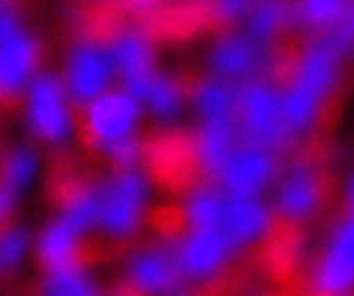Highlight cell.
I'll return each instance as SVG.
<instances>
[{"instance_id": "6da1fadb", "label": "cell", "mask_w": 354, "mask_h": 296, "mask_svg": "<svg viewBox=\"0 0 354 296\" xmlns=\"http://www.w3.org/2000/svg\"><path fill=\"white\" fill-rule=\"evenodd\" d=\"M344 54L326 35L309 37L301 46L281 86L288 129L299 140L316 127L324 101L335 93Z\"/></svg>"}, {"instance_id": "7a4b0ae2", "label": "cell", "mask_w": 354, "mask_h": 296, "mask_svg": "<svg viewBox=\"0 0 354 296\" xmlns=\"http://www.w3.org/2000/svg\"><path fill=\"white\" fill-rule=\"evenodd\" d=\"M153 198V183L140 167L114 170L99 181L97 232L114 243H127L142 230Z\"/></svg>"}, {"instance_id": "3957f363", "label": "cell", "mask_w": 354, "mask_h": 296, "mask_svg": "<svg viewBox=\"0 0 354 296\" xmlns=\"http://www.w3.org/2000/svg\"><path fill=\"white\" fill-rule=\"evenodd\" d=\"M234 116L245 142L266 148L275 155L297 142L286 122L281 86L266 77L241 84Z\"/></svg>"}, {"instance_id": "277c9868", "label": "cell", "mask_w": 354, "mask_h": 296, "mask_svg": "<svg viewBox=\"0 0 354 296\" xmlns=\"http://www.w3.org/2000/svg\"><path fill=\"white\" fill-rule=\"evenodd\" d=\"M22 99L26 127L32 138L50 146H60L71 138L75 129V105L60 75L54 71H39Z\"/></svg>"}, {"instance_id": "5b68a950", "label": "cell", "mask_w": 354, "mask_h": 296, "mask_svg": "<svg viewBox=\"0 0 354 296\" xmlns=\"http://www.w3.org/2000/svg\"><path fill=\"white\" fill-rule=\"evenodd\" d=\"M60 77L75 108H86L101 95L116 89L118 73L108 41L99 37L75 39L65 52Z\"/></svg>"}, {"instance_id": "8992f818", "label": "cell", "mask_w": 354, "mask_h": 296, "mask_svg": "<svg viewBox=\"0 0 354 296\" xmlns=\"http://www.w3.org/2000/svg\"><path fill=\"white\" fill-rule=\"evenodd\" d=\"M122 275L136 296H194V284L183 277L172 241L136 247L124 260Z\"/></svg>"}, {"instance_id": "52a82bcc", "label": "cell", "mask_w": 354, "mask_h": 296, "mask_svg": "<svg viewBox=\"0 0 354 296\" xmlns=\"http://www.w3.org/2000/svg\"><path fill=\"white\" fill-rule=\"evenodd\" d=\"M41 48L32 30L22 22L9 3L0 11V93L5 99L24 95L28 84L39 73Z\"/></svg>"}, {"instance_id": "ba28073f", "label": "cell", "mask_w": 354, "mask_h": 296, "mask_svg": "<svg viewBox=\"0 0 354 296\" xmlns=\"http://www.w3.org/2000/svg\"><path fill=\"white\" fill-rule=\"evenodd\" d=\"M144 114L142 103L122 86H116L82 108L80 124L86 142L101 153L116 142L136 138Z\"/></svg>"}, {"instance_id": "9c48e42d", "label": "cell", "mask_w": 354, "mask_h": 296, "mask_svg": "<svg viewBox=\"0 0 354 296\" xmlns=\"http://www.w3.org/2000/svg\"><path fill=\"white\" fill-rule=\"evenodd\" d=\"M309 296H354V215L330 228L307 279Z\"/></svg>"}, {"instance_id": "30bf717a", "label": "cell", "mask_w": 354, "mask_h": 296, "mask_svg": "<svg viewBox=\"0 0 354 296\" xmlns=\"http://www.w3.org/2000/svg\"><path fill=\"white\" fill-rule=\"evenodd\" d=\"M208 73L241 86L256 77L270 65L268 48L256 44L243 30H221L206 52Z\"/></svg>"}, {"instance_id": "8fae6325", "label": "cell", "mask_w": 354, "mask_h": 296, "mask_svg": "<svg viewBox=\"0 0 354 296\" xmlns=\"http://www.w3.org/2000/svg\"><path fill=\"white\" fill-rule=\"evenodd\" d=\"M277 155L256 144L241 142L223 165L215 185L227 196L239 198H262L266 189L279 178Z\"/></svg>"}, {"instance_id": "7c38bea8", "label": "cell", "mask_w": 354, "mask_h": 296, "mask_svg": "<svg viewBox=\"0 0 354 296\" xmlns=\"http://www.w3.org/2000/svg\"><path fill=\"white\" fill-rule=\"evenodd\" d=\"M172 245L183 277L189 284H208L217 279L236 253L217 230L185 228Z\"/></svg>"}, {"instance_id": "4fadbf2b", "label": "cell", "mask_w": 354, "mask_h": 296, "mask_svg": "<svg viewBox=\"0 0 354 296\" xmlns=\"http://www.w3.org/2000/svg\"><path fill=\"white\" fill-rule=\"evenodd\" d=\"M270 206H273L275 215L283 221H309L322 206L320 172L303 159L288 163L275 183Z\"/></svg>"}, {"instance_id": "5bb4252c", "label": "cell", "mask_w": 354, "mask_h": 296, "mask_svg": "<svg viewBox=\"0 0 354 296\" xmlns=\"http://www.w3.org/2000/svg\"><path fill=\"white\" fill-rule=\"evenodd\" d=\"M243 142L236 116L200 120L192 138V155L206 183H215L223 165Z\"/></svg>"}, {"instance_id": "9a60e30c", "label": "cell", "mask_w": 354, "mask_h": 296, "mask_svg": "<svg viewBox=\"0 0 354 296\" xmlns=\"http://www.w3.org/2000/svg\"><path fill=\"white\" fill-rule=\"evenodd\" d=\"M275 210L264 198L227 196L225 215L219 232L234 251H243L264 241L273 230Z\"/></svg>"}, {"instance_id": "2e32d148", "label": "cell", "mask_w": 354, "mask_h": 296, "mask_svg": "<svg viewBox=\"0 0 354 296\" xmlns=\"http://www.w3.org/2000/svg\"><path fill=\"white\" fill-rule=\"evenodd\" d=\"M106 41L120 84L144 80L157 71L155 46L144 28L120 26Z\"/></svg>"}, {"instance_id": "e0dca14e", "label": "cell", "mask_w": 354, "mask_h": 296, "mask_svg": "<svg viewBox=\"0 0 354 296\" xmlns=\"http://www.w3.org/2000/svg\"><path fill=\"white\" fill-rule=\"evenodd\" d=\"M82 237L62 217H52L35 237V258L46 272L80 264Z\"/></svg>"}, {"instance_id": "ac0fdd59", "label": "cell", "mask_w": 354, "mask_h": 296, "mask_svg": "<svg viewBox=\"0 0 354 296\" xmlns=\"http://www.w3.org/2000/svg\"><path fill=\"white\" fill-rule=\"evenodd\" d=\"M187 101L189 89L185 86V82L170 71L157 69L142 97V108L157 124L168 127L180 118Z\"/></svg>"}, {"instance_id": "d6986e66", "label": "cell", "mask_w": 354, "mask_h": 296, "mask_svg": "<svg viewBox=\"0 0 354 296\" xmlns=\"http://www.w3.org/2000/svg\"><path fill=\"white\" fill-rule=\"evenodd\" d=\"M227 194L215 183L189 187L180 198V219L187 230H217L223 223Z\"/></svg>"}, {"instance_id": "ffe728a7", "label": "cell", "mask_w": 354, "mask_h": 296, "mask_svg": "<svg viewBox=\"0 0 354 296\" xmlns=\"http://www.w3.org/2000/svg\"><path fill=\"white\" fill-rule=\"evenodd\" d=\"M239 86L217 75H204L189 86V105L200 120L234 116Z\"/></svg>"}, {"instance_id": "44dd1931", "label": "cell", "mask_w": 354, "mask_h": 296, "mask_svg": "<svg viewBox=\"0 0 354 296\" xmlns=\"http://www.w3.org/2000/svg\"><path fill=\"white\" fill-rule=\"evenodd\" d=\"M58 217L65 219L82 237L97 232L99 221V183L73 185L60 202Z\"/></svg>"}, {"instance_id": "7402d4cb", "label": "cell", "mask_w": 354, "mask_h": 296, "mask_svg": "<svg viewBox=\"0 0 354 296\" xmlns=\"http://www.w3.org/2000/svg\"><path fill=\"white\" fill-rule=\"evenodd\" d=\"M288 26H292V7L266 0V3H254L243 24V33L256 44L268 48Z\"/></svg>"}, {"instance_id": "603a6c76", "label": "cell", "mask_w": 354, "mask_h": 296, "mask_svg": "<svg viewBox=\"0 0 354 296\" xmlns=\"http://www.w3.org/2000/svg\"><path fill=\"white\" fill-rule=\"evenodd\" d=\"M41 170L39 153L28 144H15L5 153L3 161V185L9 192L22 198L35 185Z\"/></svg>"}, {"instance_id": "cb8c5ba5", "label": "cell", "mask_w": 354, "mask_h": 296, "mask_svg": "<svg viewBox=\"0 0 354 296\" xmlns=\"http://www.w3.org/2000/svg\"><path fill=\"white\" fill-rule=\"evenodd\" d=\"M41 296H101L97 281L84 264L48 270L41 279Z\"/></svg>"}, {"instance_id": "d4e9b609", "label": "cell", "mask_w": 354, "mask_h": 296, "mask_svg": "<svg viewBox=\"0 0 354 296\" xmlns=\"http://www.w3.org/2000/svg\"><path fill=\"white\" fill-rule=\"evenodd\" d=\"M348 3L344 0H305L292 7V26L326 35L344 17Z\"/></svg>"}, {"instance_id": "484cf974", "label": "cell", "mask_w": 354, "mask_h": 296, "mask_svg": "<svg viewBox=\"0 0 354 296\" xmlns=\"http://www.w3.org/2000/svg\"><path fill=\"white\" fill-rule=\"evenodd\" d=\"M35 253V239L32 232L22 223L5 225L3 234H0V266L5 272L17 270Z\"/></svg>"}, {"instance_id": "4316f807", "label": "cell", "mask_w": 354, "mask_h": 296, "mask_svg": "<svg viewBox=\"0 0 354 296\" xmlns=\"http://www.w3.org/2000/svg\"><path fill=\"white\" fill-rule=\"evenodd\" d=\"M101 155L114 165V170H136L144 157V146L136 136L108 146L106 151H101Z\"/></svg>"}, {"instance_id": "83f0119b", "label": "cell", "mask_w": 354, "mask_h": 296, "mask_svg": "<svg viewBox=\"0 0 354 296\" xmlns=\"http://www.w3.org/2000/svg\"><path fill=\"white\" fill-rule=\"evenodd\" d=\"M254 3H247V0H221V3L211 5V17L223 30H234V26H243L245 19L252 11Z\"/></svg>"}, {"instance_id": "f1b7e54d", "label": "cell", "mask_w": 354, "mask_h": 296, "mask_svg": "<svg viewBox=\"0 0 354 296\" xmlns=\"http://www.w3.org/2000/svg\"><path fill=\"white\" fill-rule=\"evenodd\" d=\"M326 37L339 48L344 56L354 54V3H348L344 17L339 19L335 28L326 33Z\"/></svg>"}, {"instance_id": "f546056e", "label": "cell", "mask_w": 354, "mask_h": 296, "mask_svg": "<svg viewBox=\"0 0 354 296\" xmlns=\"http://www.w3.org/2000/svg\"><path fill=\"white\" fill-rule=\"evenodd\" d=\"M346 200H348V213L354 215V172H352L348 187H346Z\"/></svg>"}, {"instance_id": "4dcf8cb0", "label": "cell", "mask_w": 354, "mask_h": 296, "mask_svg": "<svg viewBox=\"0 0 354 296\" xmlns=\"http://www.w3.org/2000/svg\"><path fill=\"white\" fill-rule=\"evenodd\" d=\"M254 296H262V294H254Z\"/></svg>"}]
</instances>
